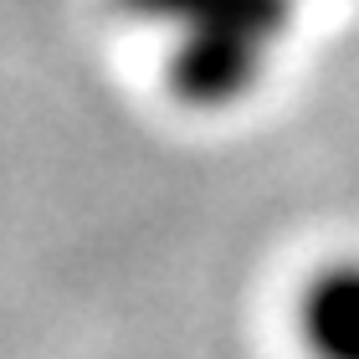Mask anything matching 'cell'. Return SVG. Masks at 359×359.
Wrapping results in <instances>:
<instances>
[{
  "instance_id": "1",
  "label": "cell",
  "mask_w": 359,
  "mask_h": 359,
  "mask_svg": "<svg viewBox=\"0 0 359 359\" xmlns=\"http://www.w3.org/2000/svg\"><path fill=\"white\" fill-rule=\"evenodd\" d=\"M262 62H267V41H252L221 21L195 15V21H185V36L170 57V88L190 108H226L257 88Z\"/></svg>"
},
{
  "instance_id": "2",
  "label": "cell",
  "mask_w": 359,
  "mask_h": 359,
  "mask_svg": "<svg viewBox=\"0 0 359 359\" xmlns=\"http://www.w3.org/2000/svg\"><path fill=\"white\" fill-rule=\"evenodd\" d=\"M292 318L308 359H359V257L318 267L303 283Z\"/></svg>"
},
{
  "instance_id": "3",
  "label": "cell",
  "mask_w": 359,
  "mask_h": 359,
  "mask_svg": "<svg viewBox=\"0 0 359 359\" xmlns=\"http://www.w3.org/2000/svg\"><path fill=\"white\" fill-rule=\"evenodd\" d=\"M128 6L144 11V15H175V21H190L205 0H128Z\"/></svg>"
}]
</instances>
